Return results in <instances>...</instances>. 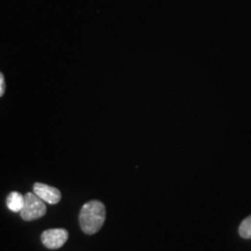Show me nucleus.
Returning <instances> with one entry per match:
<instances>
[{
    "label": "nucleus",
    "instance_id": "3",
    "mask_svg": "<svg viewBox=\"0 0 251 251\" xmlns=\"http://www.w3.org/2000/svg\"><path fill=\"white\" fill-rule=\"evenodd\" d=\"M69 238V233L67 229L63 228H55L48 229V230L43 231L41 235V240L45 247L48 249H59V248L64 246Z\"/></svg>",
    "mask_w": 251,
    "mask_h": 251
},
{
    "label": "nucleus",
    "instance_id": "5",
    "mask_svg": "<svg viewBox=\"0 0 251 251\" xmlns=\"http://www.w3.org/2000/svg\"><path fill=\"white\" fill-rule=\"evenodd\" d=\"M6 203L12 212H21L25 206V196L19 192H11L6 199Z\"/></svg>",
    "mask_w": 251,
    "mask_h": 251
},
{
    "label": "nucleus",
    "instance_id": "4",
    "mask_svg": "<svg viewBox=\"0 0 251 251\" xmlns=\"http://www.w3.org/2000/svg\"><path fill=\"white\" fill-rule=\"evenodd\" d=\"M33 192L47 203L55 205V203L61 201V192H59L58 188H56L54 186H49V185L42 183H36L34 184Z\"/></svg>",
    "mask_w": 251,
    "mask_h": 251
},
{
    "label": "nucleus",
    "instance_id": "7",
    "mask_svg": "<svg viewBox=\"0 0 251 251\" xmlns=\"http://www.w3.org/2000/svg\"><path fill=\"white\" fill-rule=\"evenodd\" d=\"M5 79H4V76H2V74L0 72V97L4 96L5 93Z\"/></svg>",
    "mask_w": 251,
    "mask_h": 251
},
{
    "label": "nucleus",
    "instance_id": "1",
    "mask_svg": "<svg viewBox=\"0 0 251 251\" xmlns=\"http://www.w3.org/2000/svg\"><path fill=\"white\" fill-rule=\"evenodd\" d=\"M106 219L105 205L98 200L86 202L79 213V225L81 230L87 235L98 233L102 228Z\"/></svg>",
    "mask_w": 251,
    "mask_h": 251
},
{
    "label": "nucleus",
    "instance_id": "2",
    "mask_svg": "<svg viewBox=\"0 0 251 251\" xmlns=\"http://www.w3.org/2000/svg\"><path fill=\"white\" fill-rule=\"evenodd\" d=\"M46 213V201H43L40 197H37L34 192L27 193L25 196V206L20 212V216L25 221H34L45 216Z\"/></svg>",
    "mask_w": 251,
    "mask_h": 251
},
{
    "label": "nucleus",
    "instance_id": "6",
    "mask_svg": "<svg viewBox=\"0 0 251 251\" xmlns=\"http://www.w3.org/2000/svg\"><path fill=\"white\" fill-rule=\"evenodd\" d=\"M238 234L242 238L250 240L251 238V215L247 216L246 219L241 222L240 227H238Z\"/></svg>",
    "mask_w": 251,
    "mask_h": 251
}]
</instances>
